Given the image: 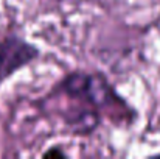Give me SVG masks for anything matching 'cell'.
<instances>
[{
  "label": "cell",
  "mask_w": 160,
  "mask_h": 159,
  "mask_svg": "<svg viewBox=\"0 0 160 159\" xmlns=\"http://www.w3.org/2000/svg\"><path fill=\"white\" fill-rule=\"evenodd\" d=\"M64 153H61V151H56V150H52V151H48V153H45V156H62Z\"/></svg>",
  "instance_id": "2"
},
{
  "label": "cell",
  "mask_w": 160,
  "mask_h": 159,
  "mask_svg": "<svg viewBox=\"0 0 160 159\" xmlns=\"http://www.w3.org/2000/svg\"><path fill=\"white\" fill-rule=\"evenodd\" d=\"M38 56V50L19 38H6L0 42V78H5Z\"/></svg>",
  "instance_id": "1"
}]
</instances>
